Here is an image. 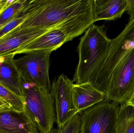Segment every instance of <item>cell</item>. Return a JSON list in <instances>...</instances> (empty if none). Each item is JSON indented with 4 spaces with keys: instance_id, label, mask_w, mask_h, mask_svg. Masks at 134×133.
Listing matches in <instances>:
<instances>
[{
    "instance_id": "cell-1",
    "label": "cell",
    "mask_w": 134,
    "mask_h": 133,
    "mask_svg": "<svg viewBox=\"0 0 134 133\" xmlns=\"http://www.w3.org/2000/svg\"><path fill=\"white\" fill-rule=\"evenodd\" d=\"M91 84L105 99L125 104L134 91V40L124 30L111 40L97 66Z\"/></svg>"
},
{
    "instance_id": "cell-2",
    "label": "cell",
    "mask_w": 134,
    "mask_h": 133,
    "mask_svg": "<svg viewBox=\"0 0 134 133\" xmlns=\"http://www.w3.org/2000/svg\"><path fill=\"white\" fill-rule=\"evenodd\" d=\"M93 12V0L27 1L22 28L50 29L72 18Z\"/></svg>"
},
{
    "instance_id": "cell-3",
    "label": "cell",
    "mask_w": 134,
    "mask_h": 133,
    "mask_svg": "<svg viewBox=\"0 0 134 133\" xmlns=\"http://www.w3.org/2000/svg\"><path fill=\"white\" fill-rule=\"evenodd\" d=\"M110 40L104 25L93 24L85 31L77 47L79 62L72 80L73 83H91L96 68Z\"/></svg>"
},
{
    "instance_id": "cell-4",
    "label": "cell",
    "mask_w": 134,
    "mask_h": 133,
    "mask_svg": "<svg viewBox=\"0 0 134 133\" xmlns=\"http://www.w3.org/2000/svg\"><path fill=\"white\" fill-rule=\"evenodd\" d=\"M94 22L92 12L70 19L34 40L15 55L33 51L55 50L64 44L85 33Z\"/></svg>"
},
{
    "instance_id": "cell-5",
    "label": "cell",
    "mask_w": 134,
    "mask_h": 133,
    "mask_svg": "<svg viewBox=\"0 0 134 133\" xmlns=\"http://www.w3.org/2000/svg\"><path fill=\"white\" fill-rule=\"evenodd\" d=\"M26 107L39 133H49L56 120L55 98L51 91L23 81Z\"/></svg>"
},
{
    "instance_id": "cell-6",
    "label": "cell",
    "mask_w": 134,
    "mask_h": 133,
    "mask_svg": "<svg viewBox=\"0 0 134 133\" xmlns=\"http://www.w3.org/2000/svg\"><path fill=\"white\" fill-rule=\"evenodd\" d=\"M52 52L49 50L33 51L14 59L23 81L51 91L49 68Z\"/></svg>"
},
{
    "instance_id": "cell-7",
    "label": "cell",
    "mask_w": 134,
    "mask_h": 133,
    "mask_svg": "<svg viewBox=\"0 0 134 133\" xmlns=\"http://www.w3.org/2000/svg\"><path fill=\"white\" fill-rule=\"evenodd\" d=\"M119 109L105 99L81 112V133H116Z\"/></svg>"
},
{
    "instance_id": "cell-8",
    "label": "cell",
    "mask_w": 134,
    "mask_h": 133,
    "mask_svg": "<svg viewBox=\"0 0 134 133\" xmlns=\"http://www.w3.org/2000/svg\"><path fill=\"white\" fill-rule=\"evenodd\" d=\"M74 83L63 74L53 80L51 92L55 98L56 121L61 129L76 114L73 98Z\"/></svg>"
},
{
    "instance_id": "cell-9",
    "label": "cell",
    "mask_w": 134,
    "mask_h": 133,
    "mask_svg": "<svg viewBox=\"0 0 134 133\" xmlns=\"http://www.w3.org/2000/svg\"><path fill=\"white\" fill-rule=\"evenodd\" d=\"M55 28H22L19 26L0 37V57L11 54L15 55L17 52L27 45Z\"/></svg>"
},
{
    "instance_id": "cell-10",
    "label": "cell",
    "mask_w": 134,
    "mask_h": 133,
    "mask_svg": "<svg viewBox=\"0 0 134 133\" xmlns=\"http://www.w3.org/2000/svg\"><path fill=\"white\" fill-rule=\"evenodd\" d=\"M0 133H39L26 108L23 112H0Z\"/></svg>"
},
{
    "instance_id": "cell-11",
    "label": "cell",
    "mask_w": 134,
    "mask_h": 133,
    "mask_svg": "<svg viewBox=\"0 0 134 133\" xmlns=\"http://www.w3.org/2000/svg\"><path fill=\"white\" fill-rule=\"evenodd\" d=\"M15 55L0 57V84L26 99L23 80L14 61Z\"/></svg>"
},
{
    "instance_id": "cell-12",
    "label": "cell",
    "mask_w": 134,
    "mask_h": 133,
    "mask_svg": "<svg viewBox=\"0 0 134 133\" xmlns=\"http://www.w3.org/2000/svg\"><path fill=\"white\" fill-rule=\"evenodd\" d=\"M106 98L104 93L89 83L73 85V98L76 113L82 112Z\"/></svg>"
},
{
    "instance_id": "cell-13",
    "label": "cell",
    "mask_w": 134,
    "mask_h": 133,
    "mask_svg": "<svg viewBox=\"0 0 134 133\" xmlns=\"http://www.w3.org/2000/svg\"><path fill=\"white\" fill-rule=\"evenodd\" d=\"M93 9L95 22L115 20L126 11L127 0H93Z\"/></svg>"
},
{
    "instance_id": "cell-14",
    "label": "cell",
    "mask_w": 134,
    "mask_h": 133,
    "mask_svg": "<svg viewBox=\"0 0 134 133\" xmlns=\"http://www.w3.org/2000/svg\"><path fill=\"white\" fill-rule=\"evenodd\" d=\"M116 133H134V108L121 105L117 116Z\"/></svg>"
},
{
    "instance_id": "cell-15",
    "label": "cell",
    "mask_w": 134,
    "mask_h": 133,
    "mask_svg": "<svg viewBox=\"0 0 134 133\" xmlns=\"http://www.w3.org/2000/svg\"><path fill=\"white\" fill-rule=\"evenodd\" d=\"M27 0H15L0 15V27L21 16Z\"/></svg>"
},
{
    "instance_id": "cell-16",
    "label": "cell",
    "mask_w": 134,
    "mask_h": 133,
    "mask_svg": "<svg viewBox=\"0 0 134 133\" xmlns=\"http://www.w3.org/2000/svg\"><path fill=\"white\" fill-rule=\"evenodd\" d=\"M0 98L9 104L13 110L18 112L24 111L26 108V99L16 95L0 84Z\"/></svg>"
},
{
    "instance_id": "cell-17",
    "label": "cell",
    "mask_w": 134,
    "mask_h": 133,
    "mask_svg": "<svg viewBox=\"0 0 134 133\" xmlns=\"http://www.w3.org/2000/svg\"><path fill=\"white\" fill-rule=\"evenodd\" d=\"M60 129V133H81V113H76Z\"/></svg>"
},
{
    "instance_id": "cell-18",
    "label": "cell",
    "mask_w": 134,
    "mask_h": 133,
    "mask_svg": "<svg viewBox=\"0 0 134 133\" xmlns=\"http://www.w3.org/2000/svg\"><path fill=\"white\" fill-rule=\"evenodd\" d=\"M25 16L23 14L15 18L0 27V37L9 33L11 30L19 26L24 20Z\"/></svg>"
},
{
    "instance_id": "cell-19",
    "label": "cell",
    "mask_w": 134,
    "mask_h": 133,
    "mask_svg": "<svg viewBox=\"0 0 134 133\" xmlns=\"http://www.w3.org/2000/svg\"><path fill=\"white\" fill-rule=\"evenodd\" d=\"M126 12L129 15V20L134 18V0H127Z\"/></svg>"
},
{
    "instance_id": "cell-20",
    "label": "cell",
    "mask_w": 134,
    "mask_h": 133,
    "mask_svg": "<svg viewBox=\"0 0 134 133\" xmlns=\"http://www.w3.org/2000/svg\"><path fill=\"white\" fill-rule=\"evenodd\" d=\"M10 110H13L11 105L0 98V112Z\"/></svg>"
},
{
    "instance_id": "cell-21",
    "label": "cell",
    "mask_w": 134,
    "mask_h": 133,
    "mask_svg": "<svg viewBox=\"0 0 134 133\" xmlns=\"http://www.w3.org/2000/svg\"><path fill=\"white\" fill-rule=\"evenodd\" d=\"M15 1V0H0V13H2Z\"/></svg>"
},
{
    "instance_id": "cell-22",
    "label": "cell",
    "mask_w": 134,
    "mask_h": 133,
    "mask_svg": "<svg viewBox=\"0 0 134 133\" xmlns=\"http://www.w3.org/2000/svg\"><path fill=\"white\" fill-rule=\"evenodd\" d=\"M124 104L126 105L132 106L134 108V91L129 99Z\"/></svg>"
},
{
    "instance_id": "cell-23",
    "label": "cell",
    "mask_w": 134,
    "mask_h": 133,
    "mask_svg": "<svg viewBox=\"0 0 134 133\" xmlns=\"http://www.w3.org/2000/svg\"><path fill=\"white\" fill-rule=\"evenodd\" d=\"M49 133H60V129H53Z\"/></svg>"
},
{
    "instance_id": "cell-24",
    "label": "cell",
    "mask_w": 134,
    "mask_h": 133,
    "mask_svg": "<svg viewBox=\"0 0 134 133\" xmlns=\"http://www.w3.org/2000/svg\"><path fill=\"white\" fill-rule=\"evenodd\" d=\"M1 13H0V15H1Z\"/></svg>"
}]
</instances>
